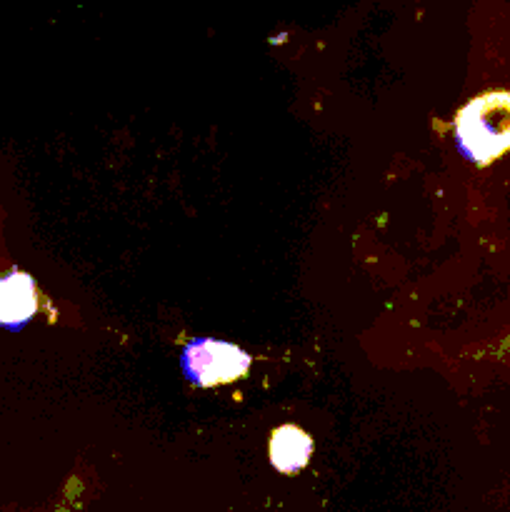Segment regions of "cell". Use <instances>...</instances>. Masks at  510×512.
I'll return each instance as SVG.
<instances>
[{"mask_svg": "<svg viewBox=\"0 0 510 512\" xmlns=\"http://www.w3.org/2000/svg\"><path fill=\"white\" fill-rule=\"evenodd\" d=\"M253 355L240 345L215 338H195L180 353V370L195 388H215L245 378Z\"/></svg>", "mask_w": 510, "mask_h": 512, "instance_id": "cell-2", "label": "cell"}, {"mask_svg": "<svg viewBox=\"0 0 510 512\" xmlns=\"http://www.w3.org/2000/svg\"><path fill=\"white\" fill-rule=\"evenodd\" d=\"M38 313V288L28 273L13 270L0 278V325L18 330Z\"/></svg>", "mask_w": 510, "mask_h": 512, "instance_id": "cell-3", "label": "cell"}, {"mask_svg": "<svg viewBox=\"0 0 510 512\" xmlns=\"http://www.w3.org/2000/svg\"><path fill=\"white\" fill-rule=\"evenodd\" d=\"M268 453L275 470L293 475L308 465L310 455H313V440L298 425H280L270 435Z\"/></svg>", "mask_w": 510, "mask_h": 512, "instance_id": "cell-4", "label": "cell"}, {"mask_svg": "<svg viewBox=\"0 0 510 512\" xmlns=\"http://www.w3.org/2000/svg\"><path fill=\"white\" fill-rule=\"evenodd\" d=\"M455 145L465 160L490 165L510 150V93L493 90L460 108L455 120Z\"/></svg>", "mask_w": 510, "mask_h": 512, "instance_id": "cell-1", "label": "cell"}]
</instances>
